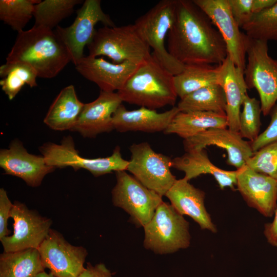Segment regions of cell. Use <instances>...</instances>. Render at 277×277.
<instances>
[{"instance_id": "6da1fadb", "label": "cell", "mask_w": 277, "mask_h": 277, "mask_svg": "<svg viewBox=\"0 0 277 277\" xmlns=\"http://www.w3.org/2000/svg\"><path fill=\"white\" fill-rule=\"evenodd\" d=\"M167 50L183 65H217L227 57L226 44L208 16L193 1L176 0Z\"/></svg>"}, {"instance_id": "7a4b0ae2", "label": "cell", "mask_w": 277, "mask_h": 277, "mask_svg": "<svg viewBox=\"0 0 277 277\" xmlns=\"http://www.w3.org/2000/svg\"><path fill=\"white\" fill-rule=\"evenodd\" d=\"M22 62L31 65L38 77L56 76L70 62L71 55L55 31L33 26L17 33L7 63Z\"/></svg>"}, {"instance_id": "3957f363", "label": "cell", "mask_w": 277, "mask_h": 277, "mask_svg": "<svg viewBox=\"0 0 277 277\" xmlns=\"http://www.w3.org/2000/svg\"><path fill=\"white\" fill-rule=\"evenodd\" d=\"M117 93L123 102L152 110L174 106L178 97L174 75L152 54L138 66Z\"/></svg>"}, {"instance_id": "277c9868", "label": "cell", "mask_w": 277, "mask_h": 277, "mask_svg": "<svg viewBox=\"0 0 277 277\" xmlns=\"http://www.w3.org/2000/svg\"><path fill=\"white\" fill-rule=\"evenodd\" d=\"M88 55L106 56L116 64L129 62L140 65L152 56L134 24L105 26L96 30L87 45Z\"/></svg>"}, {"instance_id": "5b68a950", "label": "cell", "mask_w": 277, "mask_h": 277, "mask_svg": "<svg viewBox=\"0 0 277 277\" xmlns=\"http://www.w3.org/2000/svg\"><path fill=\"white\" fill-rule=\"evenodd\" d=\"M176 0H162L137 18L134 25L144 41L152 49V55L173 75L184 69L168 52L165 45L173 23Z\"/></svg>"}, {"instance_id": "8992f818", "label": "cell", "mask_w": 277, "mask_h": 277, "mask_svg": "<svg viewBox=\"0 0 277 277\" xmlns=\"http://www.w3.org/2000/svg\"><path fill=\"white\" fill-rule=\"evenodd\" d=\"M144 228V246L156 254L172 253L190 245L189 223L168 203L162 202Z\"/></svg>"}, {"instance_id": "52a82bcc", "label": "cell", "mask_w": 277, "mask_h": 277, "mask_svg": "<svg viewBox=\"0 0 277 277\" xmlns=\"http://www.w3.org/2000/svg\"><path fill=\"white\" fill-rule=\"evenodd\" d=\"M246 56L244 73L247 86L256 90L262 112L268 115L277 101V60L269 55L268 42L249 37Z\"/></svg>"}, {"instance_id": "ba28073f", "label": "cell", "mask_w": 277, "mask_h": 277, "mask_svg": "<svg viewBox=\"0 0 277 277\" xmlns=\"http://www.w3.org/2000/svg\"><path fill=\"white\" fill-rule=\"evenodd\" d=\"M47 164L63 168L70 167L75 171L84 169L94 176H99L113 171L127 170L129 161L122 157L120 148L117 146L111 155L105 157L89 159L81 156L75 149L70 136L64 137L60 144L45 143L39 148Z\"/></svg>"}, {"instance_id": "9c48e42d", "label": "cell", "mask_w": 277, "mask_h": 277, "mask_svg": "<svg viewBox=\"0 0 277 277\" xmlns=\"http://www.w3.org/2000/svg\"><path fill=\"white\" fill-rule=\"evenodd\" d=\"M127 170L147 188L165 195L177 179L171 173L172 159L155 152L147 142L133 144Z\"/></svg>"}, {"instance_id": "30bf717a", "label": "cell", "mask_w": 277, "mask_h": 277, "mask_svg": "<svg viewBox=\"0 0 277 277\" xmlns=\"http://www.w3.org/2000/svg\"><path fill=\"white\" fill-rule=\"evenodd\" d=\"M116 183L112 190L113 204L128 213L131 220L144 227L162 203V196L147 188L126 170L115 172Z\"/></svg>"}, {"instance_id": "8fae6325", "label": "cell", "mask_w": 277, "mask_h": 277, "mask_svg": "<svg viewBox=\"0 0 277 277\" xmlns=\"http://www.w3.org/2000/svg\"><path fill=\"white\" fill-rule=\"evenodd\" d=\"M115 26L109 15L102 9L100 0H86L77 11V15L69 26H58L55 30L69 51L75 65L83 57L85 46L91 42L95 33V25Z\"/></svg>"}, {"instance_id": "7c38bea8", "label": "cell", "mask_w": 277, "mask_h": 277, "mask_svg": "<svg viewBox=\"0 0 277 277\" xmlns=\"http://www.w3.org/2000/svg\"><path fill=\"white\" fill-rule=\"evenodd\" d=\"M10 217L13 220V233L0 240L4 252L38 249L51 229L50 219L18 201L13 204Z\"/></svg>"}, {"instance_id": "4fadbf2b", "label": "cell", "mask_w": 277, "mask_h": 277, "mask_svg": "<svg viewBox=\"0 0 277 277\" xmlns=\"http://www.w3.org/2000/svg\"><path fill=\"white\" fill-rule=\"evenodd\" d=\"M210 18L222 35L227 47L228 57L244 71L248 36L240 30L232 15L228 0H192Z\"/></svg>"}, {"instance_id": "5bb4252c", "label": "cell", "mask_w": 277, "mask_h": 277, "mask_svg": "<svg viewBox=\"0 0 277 277\" xmlns=\"http://www.w3.org/2000/svg\"><path fill=\"white\" fill-rule=\"evenodd\" d=\"M37 249L44 267L56 277H78L85 268L86 249L71 245L55 230L50 229Z\"/></svg>"}, {"instance_id": "9a60e30c", "label": "cell", "mask_w": 277, "mask_h": 277, "mask_svg": "<svg viewBox=\"0 0 277 277\" xmlns=\"http://www.w3.org/2000/svg\"><path fill=\"white\" fill-rule=\"evenodd\" d=\"M236 171L237 190L248 205L265 217H272L277 204V181L246 165Z\"/></svg>"}, {"instance_id": "2e32d148", "label": "cell", "mask_w": 277, "mask_h": 277, "mask_svg": "<svg viewBox=\"0 0 277 277\" xmlns=\"http://www.w3.org/2000/svg\"><path fill=\"white\" fill-rule=\"evenodd\" d=\"M0 166L6 174L19 177L32 187L39 186L55 169L47 164L43 155L29 153L17 140L11 142L8 148L1 150Z\"/></svg>"}, {"instance_id": "e0dca14e", "label": "cell", "mask_w": 277, "mask_h": 277, "mask_svg": "<svg viewBox=\"0 0 277 277\" xmlns=\"http://www.w3.org/2000/svg\"><path fill=\"white\" fill-rule=\"evenodd\" d=\"M185 151L203 149L215 146L226 151L227 163L236 169L246 165L253 154L250 142L244 140L239 132L227 128H210L183 141Z\"/></svg>"}, {"instance_id": "ac0fdd59", "label": "cell", "mask_w": 277, "mask_h": 277, "mask_svg": "<svg viewBox=\"0 0 277 277\" xmlns=\"http://www.w3.org/2000/svg\"><path fill=\"white\" fill-rule=\"evenodd\" d=\"M122 102L117 92L101 90L96 99L85 104L72 131L84 137L94 138L100 133L114 130L112 116Z\"/></svg>"}, {"instance_id": "d6986e66", "label": "cell", "mask_w": 277, "mask_h": 277, "mask_svg": "<svg viewBox=\"0 0 277 277\" xmlns=\"http://www.w3.org/2000/svg\"><path fill=\"white\" fill-rule=\"evenodd\" d=\"M139 65L129 62L116 64L103 57H83L75 65L76 70L96 84L101 91H119Z\"/></svg>"}, {"instance_id": "ffe728a7", "label": "cell", "mask_w": 277, "mask_h": 277, "mask_svg": "<svg viewBox=\"0 0 277 277\" xmlns=\"http://www.w3.org/2000/svg\"><path fill=\"white\" fill-rule=\"evenodd\" d=\"M181 214L187 215L202 230L215 233L217 229L205 206V193L184 177L176 180L165 195Z\"/></svg>"}, {"instance_id": "44dd1931", "label": "cell", "mask_w": 277, "mask_h": 277, "mask_svg": "<svg viewBox=\"0 0 277 277\" xmlns=\"http://www.w3.org/2000/svg\"><path fill=\"white\" fill-rule=\"evenodd\" d=\"M179 112L177 106L161 113L144 107L128 110L122 104L112 116V125L120 132L164 131Z\"/></svg>"}, {"instance_id": "7402d4cb", "label": "cell", "mask_w": 277, "mask_h": 277, "mask_svg": "<svg viewBox=\"0 0 277 277\" xmlns=\"http://www.w3.org/2000/svg\"><path fill=\"white\" fill-rule=\"evenodd\" d=\"M218 68V84L222 87L226 97L228 127L239 132L241 108L248 89L244 70L237 67L228 56Z\"/></svg>"}, {"instance_id": "603a6c76", "label": "cell", "mask_w": 277, "mask_h": 277, "mask_svg": "<svg viewBox=\"0 0 277 277\" xmlns=\"http://www.w3.org/2000/svg\"><path fill=\"white\" fill-rule=\"evenodd\" d=\"M171 166L184 172V177L188 181L208 174L213 176L221 189L229 187L235 190L236 170H226L214 165L209 159L205 149L186 151L183 155L172 159Z\"/></svg>"}, {"instance_id": "cb8c5ba5", "label": "cell", "mask_w": 277, "mask_h": 277, "mask_svg": "<svg viewBox=\"0 0 277 277\" xmlns=\"http://www.w3.org/2000/svg\"><path fill=\"white\" fill-rule=\"evenodd\" d=\"M85 104L77 97L73 85L63 88L50 106L44 123L56 131H72Z\"/></svg>"}, {"instance_id": "d4e9b609", "label": "cell", "mask_w": 277, "mask_h": 277, "mask_svg": "<svg viewBox=\"0 0 277 277\" xmlns=\"http://www.w3.org/2000/svg\"><path fill=\"white\" fill-rule=\"evenodd\" d=\"M228 127L226 114L209 111L179 112L174 117L165 134H175L185 139L210 128Z\"/></svg>"}, {"instance_id": "484cf974", "label": "cell", "mask_w": 277, "mask_h": 277, "mask_svg": "<svg viewBox=\"0 0 277 277\" xmlns=\"http://www.w3.org/2000/svg\"><path fill=\"white\" fill-rule=\"evenodd\" d=\"M45 269L37 249L4 251L0 255V277H34Z\"/></svg>"}, {"instance_id": "4316f807", "label": "cell", "mask_w": 277, "mask_h": 277, "mask_svg": "<svg viewBox=\"0 0 277 277\" xmlns=\"http://www.w3.org/2000/svg\"><path fill=\"white\" fill-rule=\"evenodd\" d=\"M218 65H185L182 72L174 75V87L181 99L202 88L218 84Z\"/></svg>"}, {"instance_id": "83f0119b", "label": "cell", "mask_w": 277, "mask_h": 277, "mask_svg": "<svg viewBox=\"0 0 277 277\" xmlns=\"http://www.w3.org/2000/svg\"><path fill=\"white\" fill-rule=\"evenodd\" d=\"M177 107L183 112L209 111L226 114L225 93L219 84L208 86L181 99Z\"/></svg>"}, {"instance_id": "f1b7e54d", "label": "cell", "mask_w": 277, "mask_h": 277, "mask_svg": "<svg viewBox=\"0 0 277 277\" xmlns=\"http://www.w3.org/2000/svg\"><path fill=\"white\" fill-rule=\"evenodd\" d=\"M0 81L2 90L9 100H12L25 85L36 87L38 77L35 70L29 64L22 62L7 63L0 67Z\"/></svg>"}, {"instance_id": "f546056e", "label": "cell", "mask_w": 277, "mask_h": 277, "mask_svg": "<svg viewBox=\"0 0 277 277\" xmlns=\"http://www.w3.org/2000/svg\"><path fill=\"white\" fill-rule=\"evenodd\" d=\"M81 0L41 1L34 7V26L52 30L64 19L70 16L74 7L82 3Z\"/></svg>"}, {"instance_id": "4dcf8cb0", "label": "cell", "mask_w": 277, "mask_h": 277, "mask_svg": "<svg viewBox=\"0 0 277 277\" xmlns=\"http://www.w3.org/2000/svg\"><path fill=\"white\" fill-rule=\"evenodd\" d=\"M241 29L250 38L277 41V2L260 12L253 14Z\"/></svg>"}, {"instance_id": "1f68e13d", "label": "cell", "mask_w": 277, "mask_h": 277, "mask_svg": "<svg viewBox=\"0 0 277 277\" xmlns=\"http://www.w3.org/2000/svg\"><path fill=\"white\" fill-rule=\"evenodd\" d=\"M41 0H1L0 19L19 33L33 17L34 7Z\"/></svg>"}, {"instance_id": "d6a6232c", "label": "cell", "mask_w": 277, "mask_h": 277, "mask_svg": "<svg viewBox=\"0 0 277 277\" xmlns=\"http://www.w3.org/2000/svg\"><path fill=\"white\" fill-rule=\"evenodd\" d=\"M239 120V133L242 138L253 142L260 135L262 112L260 101L248 94L245 97Z\"/></svg>"}, {"instance_id": "836d02e7", "label": "cell", "mask_w": 277, "mask_h": 277, "mask_svg": "<svg viewBox=\"0 0 277 277\" xmlns=\"http://www.w3.org/2000/svg\"><path fill=\"white\" fill-rule=\"evenodd\" d=\"M246 165L254 171L277 181V141L267 144L254 152Z\"/></svg>"}, {"instance_id": "e575fe53", "label": "cell", "mask_w": 277, "mask_h": 277, "mask_svg": "<svg viewBox=\"0 0 277 277\" xmlns=\"http://www.w3.org/2000/svg\"><path fill=\"white\" fill-rule=\"evenodd\" d=\"M271 119L268 127L253 142H250L253 152L270 143L277 141V104L270 113Z\"/></svg>"}, {"instance_id": "d590c367", "label": "cell", "mask_w": 277, "mask_h": 277, "mask_svg": "<svg viewBox=\"0 0 277 277\" xmlns=\"http://www.w3.org/2000/svg\"><path fill=\"white\" fill-rule=\"evenodd\" d=\"M231 11L240 28L253 15V0H228Z\"/></svg>"}, {"instance_id": "8d00e7d4", "label": "cell", "mask_w": 277, "mask_h": 277, "mask_svg": "<svg viewBox=\"0 0 277 277\" xmlns=\"http://www.w3.org/2000/svg\"><path fill=\"white\" fill-rule=\"evenodd\" d=\"M13 204L9 200L6 191L3 188L0 189V240L10 234L8 229V221L10 217V213Z\"/></svg>"}, {"instance_id": "74e56055", "label": "cell", "mask_w": 277, "mask_h": 277, "mask_svg": "<svg viewBox=\"0 0 277 277\" xmlns=\"http://www.w3.org/2000/svg\"><path fill=\"white\" fill-rule=\"evenodd\" d=\"M78 277H112L109 269L103 263L92 265L88 263Z\"/></svg>"}, {"instance_id": "f35d334b", "label": "cell", "mask_w": 277, "mask_h": 277, "mask_svg": "<svg viewBox=\"0 0 277 277\" xmlns=\"http://www.w3.org/2000/svg\"><path fill=\"white\" fill-rule=\"evenodd\" d=\"M264 234L267 242L277 247V204L273 221L265 225Z\"/></svg>"}, {"instance_id": "ab89813d", "label": "cell", "mask_w": 277, "mask_h": 277, "mask_svg": "<svg viewBox=\"0 0 277 277\" xmlns=\"http://www.w3.org/2000/svg\"><path fill=\"white\" fill-rule=\"evenodd\" d=\"M277 2V0H253L252 11L253 14L260 12Z\"/></svg>"}, {"instance_id": "60d3db41", "label": "cell", "mask_w": 277, "mask_h": 277, "mask_svg": "<svg viewBox=\"0 0 277 277\" xmlns=\"http://www.w3.org/2000/svg\"><path fill=\"white\" fill-rule=\"evenodd\" d=\"M34 277H56V276H54L51 272H50L49 273H48L44 271L42 272H40Z\"/></svg>"}]
</instances>
